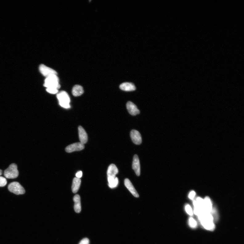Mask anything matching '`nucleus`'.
<instances>
[{
	"instance_id": "obj_1",
	"label": "nucleus",
	"mask_w": 244,
	"mask_h": 244,
	"mask_svg": "<svg viewBox=\"0 0 244 244\" xmlns=\"http://www.w3.org/2000/svg\"><path fill=\"white\" fill-rule=\"evenodd\" d=\"M198 218L203 228L208 230H213L214 229L213 217L211 213H205Z\"/></svg>"
},
{
	"instance_id": "obj_2",
	"label": "nucleus",
	"mask_w": 244,
	"mask_h": 244,
	"mask_svg": "<svg viewBox=\"0 0 244 244\" xmlns=\"http://www.w3.org/2000/svg\"><path fill=\"white\" fill-rule=\"evenodd\" d=\"M44 86L47 88H53L58 90L60 87L58 77L55 75H53L46 77Z\"/></svg>"
},
{
	"instance_id": "obj_3",
	"label": "nucleus",
	"mask_w": 244,
	"mask_h": 244,
	"mask_svg": "<svg viewBox=\"0 0 244 244\" xmlns=\"http://www.w3.org/2000/svg\"><path fill=\"white\" fill-rule=\"evenodd\" d=\"M57 97L59 100L60 106L66 108H70V98L68 94L66 92L64 91L60 92L59 93L57 94Z\"/></svg>"
},
{
	"instance_id": "obj_4",
	"label": "nucleus",
	"mask_w": 244,
	"mask_h": 244,
	"mask_svg": "<svg viewBox=\"0 0 244 244\" xmlns=\"http://www.w3.org/2000/svg\"><path fill=\"white\" fill-rule=\"evenodd\" d=\"M4 175L6 178L15 179L18 177L19 172L18 166L15 164H12L5 171Z\"/></svg>"
},
{
	"instance_id": "obj_5",
	"label": "nucleus",
	"mask_w": 244,
	"mask_h": 244,
	"mask_svg": "<svg viewBox=\"0 0 244 244\" xmlns=\"http://www.w3.org/2000/svg\"><path fill=\"white\" fill-rule=\"evenodd\" d=\"M9 190L17 195L24 194L25 189L18 182H13L10 183L8 186Z\"/></svg>"
},
{
	"instance_id": "obj_6",
	"label": "nucleus",
	"mask_w": 244,
	"mask_h": 244,
	"mask_svg": "<svg viewBox=\"0 0 244 244\" xmlns=\"http://www.w3.org/2000/svg\"><path fill=\"white\" fill-rule=\"evenodd\" d=\"M84 148V145L80 142L71 144L66 148V151L68 153H70L74 151H80L83 150Z\"/></svg>"
},
{
	"instance_id": "obj_7",
	"label": "nucleus",
	"mask_w": 244,
	"mask_h": 244,
	"mask_svg": "<svg viewBox=\"0 0 244 244\" xmlns=\"http://www.w3.org/2000/svg\"><path fill=\"white\" fill-rule=\"evenodd\" d=\"M39 69L41 73L44 76L46 77L53 75H57V73L55 71L43 65V64H41L40 65Z\"/></svg>"
},
{
	"instance_id": "obj_8",
	"label": "nucleus",
	"mask_w": 244,
	"mask_h": 244,
	"mask_svg": "<svg viewBox=\"0 0 244 244\" xmlns=\"http://www.w3.org/2000/svg\"><path fill=\"white\" fill-rule=\"evenodd\" d=\"M130 136L132 141L135 144L140 145L141 144L142 140L141 135L138 131L135 130H132L130 133Z\"/></svg>"
},
{
	"instance_id": "obj_9",
	"label": "nucleus",
	"mask_w": 244,
	"mask_h": 244,
	"mask_svg": "<svg viewBox=\"0 0 244 244\" xmlns=\"http://www.w3.org/2000/svg\"><path fill=\"white\" fill-rule=\"evenodd\" d=\"M132 169L134 171L136 175L139 176L140 174V160L137 155L134 156L133 163H132Z\"/></svg>"
},
{
	"instance_id": "obj_10",
	"label": "nucleus",
	"mask_w": 244,
	"mask_h": 244,
	"mask_svg": "<svg viewBox=\"0 0 244 244\" xmlns=\"http://www.w3.org/2000/svg\"><path fill=\"white\" fill-rule=\"evenodd\" d=\"M127 108L128 113L132 116H135L140 113L136 105L131 101H129L127 103Z\"/></svg>"
},
{
	"instance_id": "obj_11",
	"label": "nucleus",
	"mask_w": 244,
	"mask_h": 244,
	"mask_svg": "<svg viewBox=\"0 0 244 244\" xmlns=\"http://www.w3.org/2000/svg\"><path fill=\"white\" fill-rule=\"evenodd\" d=\"M124 185L128 189L129 191L135 197L138 198L139 197V195L135 189L133 184L128 178L125 179L124 181Z\"/></svg>"
},
{
	"instance_id": "obj_12",
	"label": "nucleus",
	"mask_w": 244,
	"mask_h": 244,
	"mask_svg": "<svg viewBox=\"0 0 244 244\" xmlns=\"http://www.w3.org/2000/svg\"><path fill=\"white\" fill-rule=\"evenodd\" d=\"M118 173V170L116 166L113 164L110 165L108 167L107 170L108 178L116 177V176Z\"/></svg>"
},
{
	"instance_id": "obj_13",
	"label": "nucleus",
	"mask_w": 244,
	"mask_h": 244,
	"mask_svg": "<svg viewBox=\"0 0 244 244\" xmlns=\"http://www.w3.org/2000/svg\"><path fill=\"white\" fill-rule=\"evenodd\" d=\"M79 140L81 143L83 144L87 143L88 140L87 135L85 130L82 127L80 126L78 128Z\"/></svg>"
},
{
	"instance_id": "obj_14",
	"label": "nucleus",
	"mask_w": 244,
	"mask_h": 244,
	"mask_svg": "<svg viewBox=\"0 0 244 244\" xmlns=\"http://www.w3.org/2000/svg\"><path fill=\"white\" fill-rule=\"evenodd\" d=\"M120 88L121 90L127 92L134 91L136 89L133 83L128 82L122 83L120 85Z\"/></svg>"
},
{
	"instance_id": "obj_15",
	"label": "nucleus",
	"mask_w": 244,
	"mask_h": 244,
	"mask_svg": "<svg viewBox=\"0 0 244 244\" xmlns=\"http://www.w3.org/2000/svg\"><path fill=\"white\" fill-rule=\"evenodd\" d=\"M74 202V209L76 213H79L81 211V205L80 196L79 195H75L73 198Z\"/></svg>"
},
{
	"instance_id": "obj_16",
	"label": "nucleus",
	"mask_w": 244,
	"mask_h": 244,
	"mask_svg": "<svg viewBox=\"0 0 244 244\" xmlns=\"http://www.w3.org/2000/svg\"><path fill=\"white\" fill-rule=\"evenodd\" d=\"M84 93L83 87L79 85H76L73 88L72 94L74 96H79L82 95Z\"/></svg>"
},
{
	"instance_id": "obj_17",
	"label": "nucleus",
	"mask_w": 244,
	"mask_h": 244,
	"mask_svg": "<svg viewBox=\"0 0 244 244\" xmlns=\"http://www.w3.org/2000/svg\"><path fill=\"white\" fill-rule=\"evenodd\" d=\"M81 181L80 178H74L73 179L72 189V192L74 193H76L80 187Z\"/></svg>"
},
{
	"instance_id": "obj_18",
	"label": "nucleus",
	"mask_w": 244,
	"mask_h": 244,
	"mask_svg": "<svg viewBox=\"0 0 244 244\" xmlns=\"http://www.w3.org/2000/svg\"><path fill=\"white\" fill-rule=\"evenodd\" d=\"M204 207L206 213H211L212 212V205L210 199L208 197L206 198L204 200Z\"/></svg>"
},
{
	"instance_id": "obj_19",
	"label": "nucleus",
	"mask_w": 244,
	"mask_h": 244,
	"mask_svg": "<svg viewBox=\"0 0 244 244\" xmlns=\"http://www.w3.org/2000/svg\"><path fill=\"white\" fill-rule=\"evenodd\" d=\"M108 185L110 188L113 189L117 187L119 184L118 179L117 177L108 178Z\"/></svg>"
},
{
	"instance_id": "obj_20",
	"label": "nucleus",
	"mask_w": 244,
	"mask_h": 244,
	"mask_svg": "<svg viewBox=\"0 0 244 244\" xmlns=\"http://www.w3.org/2000/svg\"><path fill=\"white\" fill-rule=\"evenodd\" d=\"M189 223L190 226L193 228H196L197 226V223L196 220L193 218L191 217L189 220Z\"/></svg>"
},
{
	"instance_id": "obj_21",
	"label": "nucleus",
	"mask_w": 244,
	"mask_h": 244,
	"mask_svg": "<svg viewBox=\"0 0 244 244\" xmlns=\"http://www.w3.org/2000/svg\"><path fill=\"white\" fill-rule=\"evenodd\" d=\"M185 211L190 216L193 215V211L190 206L189 205H186L185 207Z\"/></svg>"
},
{
	"instance_id": "obj_22",
	"label": "nucleus",
	"mask_w": 244,
	"mask_h": 244,
	"mask_svg": "<svg viewBox=\"0 0 244 244\" xmlns=\"http://www.w3.org/2000/svg\"><path fill=\"white\" fill-rule=\"evenodd\" d=\"M7 184L6 179L2 176H0V187H3Z\"/></svg>"
},
{
	"instance_id": "obj_23",
	"label": "nucleus",
	"mask_w": 244,
	"mask_h": 244,
	"mask_svg": "<svg viewBox=\"0 0 244 244\" xmlns=\"http://www.w3.org/2000/svg\"><path fill=\"white\" fill-rule=\"evenodd\" d=\"M46 91L48 93L52 94H55L58 92L59 90L53 88H47Z\"/></svg>"
},
{
	"instance_id": "obj_24",
	"label": "nucleus",
	"mask_w": 244,
	"mask_h": 244,
	"mask_svg": "<svg viewBox=\"0 0 244 244\" xmlns=\"http://www.w3.org/2000/svg\"><path fill=\"white\" fill-rule=\"evenodd\" d=\"M90 241L87 238H84L81 241L79 244H89Z\"/></svg>"
},
{
	"instance_id": "obj_25",
	"label": "nucleus",
	"mask_w": 244,
	"mask_h": 244,
	"mask_svg": "<svg viewBox=\"0 0 244 244\" xmlns=\"http://www.w3.org/2000/svg\"><path fill=\"white\" fill-rule=\"evenodd\" d=\"M83 175V172L81 171H79L76 174V178H80L81 177H82Z\"/></svg>"
},
{
	"instance_id": "obj_26",
	"label": "nucleus",
	"mask_w": 244,
	"mask_h": 244,
	"mask_svg": "<svg viewBox=\"0 0 244 244\" xmlns=\"http://www.w3.org/2000/svg\"><path fill=\"white\" fill-rule=\"evenodd\" d=\"M195 193L194 191H192L190 193L189 195V198L191 199H193L195 197Z\"/></svg>"
},
{
	"instance_id": "obj_27",
	"label": "nucleus",
	"mask_w": 244,
	"mask_h": 244,
	"mask_svg": "<svg viewBox=\"0 0 244 244\" xmlns=\"http://www.w3.org/2000/svg\"><path fill=\"white\" fill-rule=\"evenodd\" d=\"M2 174V171L1 169H0V176Z\"/></svg>"
}]
</instances>
